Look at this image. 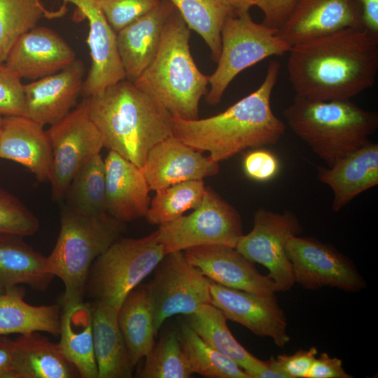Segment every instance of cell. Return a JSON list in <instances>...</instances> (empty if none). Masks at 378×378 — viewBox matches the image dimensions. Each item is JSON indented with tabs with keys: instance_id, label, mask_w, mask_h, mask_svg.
I'll return each mask as SVG.
<instances>
[{
	"instance_id": "obj_1",
	"label": "cell",
	"mask_w": 378,
	"mask_h": 378,
	"mask_svg": "<svg viewBox=\"0 0 378 378\" xmlns=\"http://www.w3.org/2000/svg\"><path fill=\"white\" fill-rule=\"evenodd\" d=\"M288 52L290 83L305 99H351L375 83L378 36L363 29H344L294 45Z\"/></svg>"
},
{
	"instance_id": "obj_2",
	"label": "cell",
	"mask_w": 378,
	"mask_h": 378,
	"mask_svg": "<svg viewBox=\"0 0 378 378\" xmlns=\"http://www.w3.org/2000/svg\"><path fill=\"white\" fill-rule=\"evenodd\" d=\"M280 63L271 60L259 88L223 112L195 120L172 115V134L184 144L219 162L247 148L279 142L285 125L272 111L271 97L280 72Z\"/></svg>"
},
{
	"instance_id": "obj_3",
	"label": "cell",
	"mask_w": 378,
	"mask_h": 378,
	"mask_svg": "<svg viewBox=\"0 0 378 378\" xmlns=\"http://www.w3.org/2000/svg\"><path fill=\"white\" fill-rule=\"evenodd\" d=\"M87 98L104 147L141 169L150 148L173 135L172 114L130 80H120Z\"/></svg>"
},
{
	"instance_id": "obj_4",
	"label": "cell",
	"mask_w": 378,
	"mask_h": 378,
	"mask_svg": "<svg viewBox=\"0 0 378 378\" xmlns=\"http://www.w3.org/2000/svg\"><path fill=\"white\" fill-rule=\"evenodd\" d=\"M189 39L190 29L175 8L166 22L155 57L134 83L172 115L195 120L200 101L208 92L209 76L197 66Z\"/></svg>"
},
{
	"instance_id": "obj_5",
	"label": "cell",
	"mask_w": 378,
	"mask_h": 378,
	"mask_svg": "<svg viewBox=\"0 0 378 378\" xmlns=\"http://www.w3.org/2000/svg\"><path fill=\"white\" fill-rule=\"evenodd\" d=\"M292 131L330 167L370 141L378 115L351 99L310 101L295 95L284 111Z\"/></svg>"
},
{
	"instance_id": "obj_6",
	"label": "cell",
	"mask_w": 378,
	"mask_h": 378,
	"mask_svg": "<svg viewBox=\"0 0 378 378\" xmlns=\"http://www.w3.org/2000/svg\"><path fill=\"white\" fill-rule=\"evenodd\" d=\"M125 231V223L108 212L85 215L67 205L62 208L58 238L47 256L48 272L64 286L62 307L83 302L93 262Z\"/></svg>"
},
{
	"instance_id": "obj_7",
	"label": "cell",
	"mask_w": 378,
	"mask_h": 378,
	"mask_svg": "<svg viewBox=\"0 0 378 378\" xmlns=\"http://www.w3.org/2000/svg\"><path fill=\"white\" fill-rule=\"evenodd\" d=\"M166 255L157 230L139 239L119 238L93 262L85 295L118 310L126 296Z\"/></svg>"
},
{
	"instance_id": "obj_8",
	"label": "cell",
	"mask_w": 378,
	"mask_h": 378,
	"mask_svg": "<svg viewBox=\"0 0 378 378\" xmlns=\"http://www.w3.org/2000/svg\"><path fill=\"white\" fill-rule=\"evenodd\" d=\"M277 30L255 22L248 10H234L226 18L221 29L218 66L209 76L208 104H218L230 83L243 70L267 57L289 52L291 46Z\"/></svg>"
},
{
	"instance_id": "obj_9",
	"label": "cell",
	"mask_w": 378,
	"mask_h": 378,
	"mask_svg": "<svg viewBox=\"0 0 378 378\" xmlns=\"http://www.w3.org/2000/svg\"><path fill=\"white\" fill-rule=\"evenodd\" d=\"M157 232L166 254L202 245L235 248L244 234L238 212L209 188L193 212L159 225Z\"/></svg>"
},
{
	"instance_id": "obj_10",
	"label": "cell",
	"mask_w": 378,
	"mask_h": 378,
	"mask_svg": "<svg viewBox=\"0 0 378 378\" xmlns=\"http://www.w3.org/2000/svg\"><path fill=\"white\" fill-rule=\"evenodd\" d=\"M52 151L50 183L52 197L62 199L78 170L103 147V136L89 113L85 97L66 116L46 131Z\"/></svg>"
},
{
	"instance_id": "obj_11",
	"label": "cell",
	"mask_w": 378,
	"mask_h": 378,
	"mask_svg": "<svg viewBox=\"0 0 378 378\" xmlns=\"http://www.w3.org/2000/svg\"><path fill=\"white\" fill-rule=\"evenodd\" d=\"M154 270L146 288L153 304L157 333L168 318L187 316L211 304V280L187 260L183 251L167 253Z\"/></svg>"
},
{
	"instance_id": "obj_12",
	"label": "cell",
	"mask_w": 378,
	"mask_h": 378,
	"mask_svg": "<svg viewBox=\"0 0 378 378\" xmlns=\"http://www.w3.org/2000/svg\"><path fill=\"white\" fill-rule=\"evenodd\" d=\"M300 231V223L291 211L280 214L261 208L254 215L253 229L241 237L235 248L253 263L265 267L278 291H288L295 280L286 247Z\"/></svg>"
},
{
	"instance_id": "obj_13",
	"label": "cell",
	"mask_w": 378,
	"mask_h": 378,
	"mask_svg": "<svg viewBox=\"0 0 378 378\" xmlns=\"http://www.w3.org/2000/svg\"><path fill=\"white\" fill-rule=\"evenodd\" d=\"M286 249L295 282L306 289L329 286L356 292L366 286L354 262L330 244L296 235L288 241Z\"/></svg>"
},
{
	"instance_id": "obj_14",
	"label": "cell",
	"mask_w": 378,
	"mask_h": 378,
	"mask_svg": "<svg viewBox=\"0 0 378 378\" xmlns=\"http://www.w3.org/2000/svg\"><path fill=\"white\" fill-rule=\"evenodd\" d=\"M211 304L220 309L227 319L237 322L259 337H267L281 348L290 341L284 312L275 295H258L231 288L211 280Z\"/></svg>"
},
{
	"instance_id": "obj_15",
	"label": "cell",
	"mask_w": 378,
	"mask_h": 378,
	"mask_svg": "<svg viewBox=\"0 0 378 378\" xmlns=\"http://www.w3.org/2000/svg\"><path fill=\"white\" fill-rule=\"evenodd\" d=\"M183 255L201 274L220 285L261 296L278 292L274 282L235 248L202 245L184 250Z\"/></svg>"
},
{
	"instance_id": "obj_16",
	"label": "cell",
	"mask_w": 378,
	"mask_h": 378,
	"mask_svg": "<svg viewBox=\"0 0 378 378\" xmlns=\"http://www.w3.org/2000/svg\"><path fill=\"white\" fill-rule=\"evenodd\" d=\"M346 28L363 29L356 0H298L277 34L292 47Z\"/></svg>"
},
{
	"instance_id": "obj_17",
	"label": "cell",
	"mask_w": 378,
	"mask_h": 378,
	"mask_svg": "<svg viewBox=\"0 0 378 378\" xmlns=\"http://www.w3.org/2000/svg\"><path fill=\"white\" fill-rule=\"evenodd\" d=\"M64 1L76 6L89 22L87 43L92 62L81 92L85 97H89L125 79L116 33L109 25L97 0Z\"/></svg>"
},
{
	"instance_id": "obj_18",
	"label": "cell",
	"mask_w": 378,
	"mask_h": 378,
	"mask_svg": "<svg viewBox=\"0 0 378 378\" xmlns=\"http://www.w3.org/2000/svg\"><path fill=\"white\" fill-rule=\"evenodd\" d=\"M141 169L150 190L157 191L216 175L219 164L172 135L150 148Z\"/></svg>"
},
{
	"instance_id": "obj_19",
	"label": "cell",
	"mask_w": 378,
	"mask_h": 378,
	"mask_svg": "<svg viewBox=\"0 0 378 378\" xmlns=\"http://www.w3.org/2000/svg\"><path fill=\"white\" fill-rule=\"evenodd\" d=\"M76 59L73 49L57 32L35 27L18 39L4 64L20 78L33 81L60 71Z\"/></svg>"
},
{
	"instance_id": "obj_20",
	"label": "cell",
	"mask_w": 378,
	"mask_h": 378,
	"mask_svg": "<svg viewBox=\"0 0 378 378\" xmlns=\"http://www.w3.org/2000/svg\"><path fill=\"white\" fill-rule=\"evenodd\" d=\"M85 67L76 59L60 71L24 85L25 117L52 125L66 116L81 94Z\"/></svg>"
},
{
	"instance_id": "obj_21",
	"label": "cell",
	"mask_w": 378,
	"mask_h": 378,
	"mask_svg": "<svg viewBox=\"0 0 378 378\" xmlns=\"http://www.w3.org/2000/svg\"><path fill=\"white\" fill-rule=\"evenodd\" d=\"M0 158L23 165L41 182L50 180L52 151L49 137L43 125L25 116L3 117Z\"/></svg>"
},
{
	"instance_id": "obj_22",
	"label": "cell",
	"mask_w": 378,
	"mask_h": 378,
	"mask_svg": "<svg viewBox=\"0 0 378 378\" xmlns=\"http://www.w3.org/2000/svg\"><path fill=\"white\" fill-rule=\"evenodd\" d=\"M175 8L170 1L162 0L153 10L116 33L126 80L134 83L153 61L166 22Z\"/></svg>"
},
{
	"instance_id": "obj_23",
	"label": "cell",
	"mask_w": 378,
	"mask_h": 378,
	"mask_svg": "<svg viewBox=\"0 0 378 378\" xmlns=\"http://www.w3.org/2000/svg\"><path fill=\"white\" fill-rule=\"evenodd\" d=\"M104 162L107 212L124 223L145 217L150 190L142 169L113 150Z\"/></svg>"
},
{
	"instance_id": "obj_24",
	"label": "cell",
	"mask_w": 378,
	"mask_h": 378,
	"mask_svg": "<svg viewBox=\"0 0 378 378\" xmlns=\"http://www.w3.org/2000/svg\"><path fill=\"white\" fill-rule=\"evenodd\" d=\"M316 169L318 179L332 189V208L338 212L360 193L378 184V144L370 141L332 165Z\"/></svg>"
},
{
	"instance_id": "obj_25",
	"label": "cell",
	"mask_w": 378,
	"mask_h": 378,
	"mask_svg": "<svg viewBox=\"0 0 378 378\" xmlns=\"http://www.w3.org/2000/svg\"><path fill=\"white\" fill-rule=\"evenodd\" d=\"M89 304L97 378L132 377L134 366L118 325V310L100 300Z\"/></svg>"
},
{
	"instance_id": "obj_26",
	"label": "cell",
	"mask_w": 378,
	"mask_h": 378,
	"mask_svg": "<svg viewBox=\"0 0 378 378\" xmlns=\"http://www.w3.org/2000/svg\"><path fill=\"white\" fill-rule=\"evenodd\" d=\"M13 358L15 378L80 377L58 344L37 332L21 335L14 340Z\"/></svg>"
},
{
	"instance_id": "obj_27",
	"label": "cell",
	"mask_w": 378,
	"mask_h": 378,
	"mask_svg": "<svg viewBox=\"0 0 378 378\" xmlns=\"http://www.w3.org/2000/svg\"><path fill=\"white\" fill-rule=\"evenodd\" d=\"M54 277L48 270L47 257L25 243L22 237L0 234V290L27 284L43 291Z\"/></svg>"
},
{
	"instance_id": "obj_28",
	"label": "cell",
	"mask_w": 378,
	"mask_h": 378,
	"mask_svg": "<svg viewBox=\"0 0 378 378\" xmlns=\"http://www.w3.org/2000/svg\"><path fill=\"white\" fill-rule=\"evenodd\" d=\"M24 293L19 286L0 290V335L45 332L59 337V306L29 304Z\"/></svg>"
},
{
	"instance_id": "obj_29",
	"label": "cell",
	"mask_w": 378,
	"mask_h": 378,
	"mask_svg": "<svg viewBox=\"0 0 378 378\" xmlns=\"http://www.w3.org/2000/svg\"><path fill=\"white\" fill-rule=\"evenodd\" d=\"M59 337L60 351L76 367L80 377L97 378L89 302L62 307Z\"/></svg>"
},
{
	"instance_id": "obj_30",
	"label": "cell",
	"mask_w": 378,
	"mask_h": 378,
	"mask_svg": "<svg viewBox=\"0 0 378 378\" xmlns=\"http://www.w3.org/2000/svg\"><path fill=\"white\" fill-rule=\"evenodd\" d=\"M118 325L134 367L152 349L155 331L154 311L148 290L134 288L118 310Z\"/></svg>"
},
{
	"instance_id": "obj_31",
	"label": "cell",
	"mask_w": 378,
	"mask_h": 378,
	"mask_svg": "<svg viewBox=\"0 0 378 378\" xmlns=\"http://www.w3.org/2000/svg\"><path fill=\"white\" fill-rule=\"evenodd\" d=\"M206 344L232 359L244 371L261 360L248 351L232 335L223 312L212 304L202 305L187 315L186 322Z\"/></svg>"
},
{
	"instance_id": "obj_32",
	"label": "cell",
	"mask_w": 378,
	"mask_h": 378,
	"mask_svg": "<svg viewBox=\"0 0 378 378\" xmlns=\"http://www.w3.org/2000/svg\"><path fill=\"white\" fill-rule=\"evenodd\" d=\"M190 29L195 31L208 46L211 59L218 62L221 50L220 33L226 18L234 9L225 0H169Z\"/></svg>"
},
{
	"instance_id": "obj_33",
	"label": "cell",
	"mask_w": 378,
	"mask_h": 378,
	"mask_svg": "<svg viewBox=\"0 0 378 378\" xmlns=\"http://www.w3.org/2000/svg\"><path fill=\"white\" fill-rule=\"evenodd\" d=\"M67 206L85 215L107 212L105 162L100 153L76 173L65 194Z\"/></svg>"
},
{
	"instance_id": "obj_34",
	"label": "cell",
	"mask_w": 378,
	"mask_h": 378,
	"mask_svg": "<svg viewBox=\"0 0 378 378\" xmlns=\"http://www.w3.org/2000/svg\"><path fill=\"white\" fill-rule=\"evenodd\" d=\"M177 333L193 373L208 378H249L232 359L206 344L186 323Z\"/></svg>"
},
{
	"instance_id": "obj_35",
	"label": "cell",
	"mask_w": 378,
	"mask_h": 378,
	"mask_svg": "<svg viewBox=\"0 0 378 378\" xmlns=\"http://www.w3.org/2000/svg\"><path fill=\"white\" fill-rule=\"evenodd\" d=\"M59 14L47 10L40 0H0V64L5 63L18 39L41 18Z\"/></svg>"
},
{
	"instance_id": "obj_36",
	"label": "cell",
	"mask_w": 378,
	"mask_h": 378,
	"mask_svg": "<svg viewBox=\"0 0 378 378\" xmlns=\"http://www.w3.org/2000/svg\"><path fill=\"white\" fill-rule=\"evenodd\" d=\"M206 190L203 180H192L157 190L145 216L148 223L160 225L176 220L199 206Z\"/></svg>"
},
{
	"instance_id": "obj_37",
	"label": "cell",
	"mask_w": 378,
	"mask_h": 378,
	"mask_svg": "<svg viewBox=\"0 0 378 378\" xmlns=\"http://www.w3.org/2000/svg\"><path fill=\"white\" fill-rule=\"evenodd\" d=\"M145 358L138 377L189 378L194 374L174 330L164 333Z\"/></svg>"
},
{
	"instance_id": "obj_38",
	"label": "cell",
	"mask_w": 378,
	"mask_h": 378,
	"mask_svg": "<svg viewBox=\"0 0 378 378\" xmlns=\"http://www.w3.org/2000/svg\"><path fill=\"white\" fill-rule=\"evenodd\" d=\"M38 228L36 216L18 198L0 188V234L24 237L34 234Z\"/></svg>"
},
{
	"instance_id": "obj_39",
	"label": "cell",
	"mask_w": 378,
	"mask_h": 378,
	"mask_svg": "<svg viewBox=\"0 0 378 378\" xmlns=\"http://www.w3.org/2000/svg\"><path fill=\"white\" fill-rule=\"evenodd\" d=\"M109 25L117 33L155 8L160 0H97Z\"/></svg>"
},
{
	"instance_id": "obj_40",
	"label": "cell",
	"mask_w": 378,
	"mask_h": 378,
	"mask_svg": "<svg viewBox=\"0 0 378 378\" xmlns=\"http://www.w3.org/2000/svg\"><path fill=\"white\" fill-rule=\"evenodd\" d=\"M0 115H25L24 85L4 63L0 64Z\"/></svg>"
},
{
	"instance_id": "obj_41",
	"label": "cell",
	"mask_w": 378,
	"mask_h": 378,
	"mask_svg": "<svg viewBox=\"0 0 378 378\" xmlns=\"http://www.w3.org/2000/svg\"><path fill=\"white\" fill-rule=\"evenodd\" d=\"M280 168L276 155L262 148L248 151L243 160L245 175L255 181L267 182L273 179L279 174Z\"/></svg>"
},
{
	"instance_id": "obj_42",
	"label": "cell",
	"mask_w": 378,
	"mask_h": 378,
	"mask_svg": "<svg viewBox=\"0 0 378 378\" xmlns=\"http://www.w3.org/2000/svg\"><path fill=\"white\" fill-rule=\"evenodd\" d=\"M316 354V349L312 346L308 350L300 349L292 355L281 354L276 358L272 357L271 360L286 378H307Z\"/></svg>"
},
{
	"instance_id": "obj_43",
	"label": "cell",
	"mask_w": 378,
	"mask_h": 378,
	"mask_svg": "<svg viewBox=\"0 0 378 378\" xmlns=\"http://www.w3.org/2000/svg\"><path fill=\"white\" fill-rule=\"evenodd\" d=\"M298 0H260L258 7L262 11V24L279 29L286 21Z\"/></svg>"
},
{
	"instance_id": "obj_44",
	"label": "cell",
	"mask_w": 378,
	"mask_h": 378,
	"mask_svg": "<svg viewBox=\"0 0 378 378\" xmlns=\"http://www.w3.org/2000/svg\"><path fill=\"white\" fill-rule=\"evenodd\" d=\"M342 366L338 358H332L327 353H322L315 358L307 373V378H352Z\"/></svg>"
},
{
	"instance_id": "obj_45",
	"label": "cell",
	"mask_w": 378,
	"mask_h": 378,
	"mask_svg": "<svg viewBox=\"0 0 378 378\" xmlns=\"http://www.w3.org/2000/svg\"><path fill=\"white\" fill-rule=\"evenodd\" d=\"M363 28L378 36V0H356Z\"/></svg>"
},
{
	"instance_id": "obj_46",
	"label": "cell",
	"mask_w": 378,
	"mask_h": 378,
	"mask_svg": "<svg viewBox=\"0 0 378 378\" xmlns=\"http://www.w3.org/2000/svg\"><path fill=\"white\" fill-rule=\"evenodd\" d=\"M14 340L8 335H0V378H15L13 368Z\"/></svg>"
},
{
	"instance_id": "obj_47",
	"label": "cell",
	"mask_w": 378,
	"mask_h": 378,
	"mask_svg": "<svg viewBox=\"0 0 378 378\" xmlns=\"http://www.w3.org/2000/svg\"><path fill=\"white\" fill-rule=\"evenodd\" d=\"M249 378H286L273 363L271 358L261 362L254 368L245 372Z\"/></svg>"
},
{
	"instance_id": "obj_48",
	"label": "cell",
	"mask_w": 378,
	"mask_h": 378,
	"mask_svg": "<svg viewBox=\"0 0 378 378\" xmlns=\"http://www.w3.org/2000/svg\"><path fill=\"white\" fill-rule=\"evenodd\" d=\"M235 10H248L257 6L260 0H225Z\"/></svg>"
},
{
	"instance_id": "obj_49",
	"label": "cell",
	"mask_w": 378,
	"mask_h": 378,
	"mask_svg": "<svg viewBox=\"0 0 378 378\" xmlns=\"http://www.w3.org/2000/svg\"><path fill=\"white\" fill-rule=\"evenodd\" d=\"M2 122H3V116L0 115V134H1V127H2Z\"/></svg>"
}]
</instances>
